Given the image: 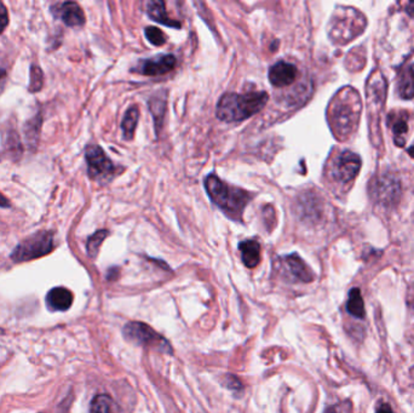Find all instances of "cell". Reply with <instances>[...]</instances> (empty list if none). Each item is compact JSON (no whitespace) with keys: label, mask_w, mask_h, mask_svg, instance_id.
Instances as JSON below:
<instances>
[{"label":"cell","mask_w":414,"mask_h":413,"mask_svg":"<svg viewBox=\"0 0 414 413\" xmlns=\"http://www.w3.org/2000/svg\"><path fill=\"white\" fill-rule=\"evenodd\" d=\"M269 96L264 91L226 93L217 103L216 116L220 120L235 123L257 114L266 107Z\"/></svg>","instance_id":"1"},{"label":"cell","mask_w":414,"mask_h":413,"mask_svg":"<svg viewBox=\"0 0 414 413\" xmlns=\"http://www.w3.org/2000/svg\"><path fill=\"white\" fill-rule=\"evenodd\" d=\"M205 188L210 199L233 221H241L246 206L252 199V194L239 187L227 185L216 175H210L205 180Z\"/></svg>","instance_id":"2"},{"label":"cell","mask_w":414,"mask_h":413,"mask_svg":"<svg viewBox=\"0 0 414 413\" xmlns=\"http://www.w3.org/2000/svg\"><path fill=\"white\" fill-rule=\"evenodd\" d=\"M360 111L359 95L354 90L345 88L337 95L328 111V120L338 139H344L354 130L359 121Z\"/></svg>","instance_id":"3"},{"label":"cell","mask_w":414,"mask_h":413,"mask_svg":"<svg viewBox=\"0 0 414 413\" xmlns=\"http://www.w3.org/2000/svg\"><path fill=\"white\" fill-rule=\"evenodd\" d=\"M54 237L49 232H39L33 234L13 252V260L15 262H26V260H36L39 257L50 254L54 250Z\"/></svg>","instance_id":"4"},{"label":"cell","mask_w":414,"mask_h":413,"mask_svg":"<svg viewBox=\"0 0 414 413\" xmlns=\"http://www.w3.org/2000/svg\"><path fill=\"white\" fill-rule=\"evenodd\" d=\"M125 338L138 345H147L160 352L172 353V349L162 336L153 330L151 326L144 322H129L124 327Z\"/></svg>","instance_id":"5"},{"label":"cell","mask_w":414,"mask_h":413,"mask_svg":"<svg viewBox=\"0 0 414 413\" xmlns=\"http://www.w3.org/2000/svg\"><path fill=\"white\" fill-rule=\"evenodd\" d=\"M85 157L88 162L89 175L92 180L105 182L114 176L115 166L101 147L93 144L89 146L85 152Z\"/></svg>","instance_id":"6"},{"label":"cell","mask_w":414,"mask_h":413,"mask_svg":"<svg viewBox=\"0 0 414 413\" xmlns=\"http://www.w3.org/2000/svg\"><path fill=\"white\" fill-rule=\"evenodd\" d=\"M351 11H346L344 16H338V19H332L331 34L332 40L336 42H346L351 40L355 36H359L364 31L365 20H359L361 16L359 13L354 11L353 16H350Z\"/></svg>","instance_id":"7"},{"label":"cell","mask_w":414,"mask_h":413,"mask_svg":"<svg viewBox=\"0 0 414 413\" xmlns=\"http://www.w3.org/2000/svg\"><path fill=\"white\" fill-rule=\"evenodd\" d=\"M360 167H361V160L359 155L353 153V152H343L341 155H338L336 162L333 164V177L337 181L348 183L353 181L356 175L359 173Z\"/></svg>","instance_id":"8"},{"label":"cell","mask_w":414,"mask_h":413,"mask_svg":"<svg viewBox=\"0 0 414 413\" xmlns=\"http://www.w3.org/2000/svg\"><path fill=\"white\" fill-rule=\"evenodd\" d=\"M175 56L161 55L158 56L155 59L139 61L138 65L132 70L137 72L139 75L155 77V75H162L169 73V72H171V70L175 68Z\"/></svg>","instance_id":"9"},{"label":"cell","mask_w":414,"mask_h":413,"mask_svg":"<svg viewBox=\"0 0 414 413\" xmlns=\"http://www.w3.org/2000/svg\"><path fill=\"white\" fill-rule=\"evenodd\" d=\"M298 70L295 65L280 61L269 70V80L276 88L289 86L295 81Z\"/></svg>","instance_id":"10"},{"label":"cell","mask_w":414,"mask_h":413,"mask_svg":"<svg viewBox=\"0 0 414 413\" xmlns=\"http://www.w3.org/2000/svg\"><path fill=\"white\" fill-rule=\"evenodd\" d=\"M73 303V293L66 288H55L46 296V304L50 311H65Z\"/></svg>","instance_id":"11"},{"label":"cell","mask_w":414,"mask_h":413,"mask_svg":"<svg viewBox=\"0 0 414 413\" xmlns=\"http://www.w3.org/2000/svg\"><path fill=\"white\" fill-rule=\"evenodd\" d=\"M59 16L69 27H78L85 24V15L77 3H63L59 9Z\"/></svg>","instance_id":"12"},{"label":"cell","mask_w":414,"mask_h":413,"mask_svg":"<svg viewBox=\"0 0 414 413\" xmlns=\"http://www.w3.org/2000/svg\"><path fill=\"white\" fill-rule=\"evenodd\" d=\"M284 260H285L287 270H290L291 274L293 275L296 279H298L303 283L313 281V272L310 270L308 265H305V262L298 255L293 254V255L286 256Z\"/></svg>","instance_id":"13"},{"label":"cell","mask_w":414,"mask_h":413,"mask_svg":"<svg viewBox=\"0 0 414 413\" xmlns=\"http://www.w3.org/2000/svg\"><path fill=\"white\" fill-rule=\"evenodd\" d=\"M239 250L241 258L247 268H254L261 262V245L257 240H246L240 242Z\"/></svg>","instance_id":"14"},{"label":"cell","mask_w":414,"mask_h":413,"mask_svg":"<svg viewBox=\"0 0 414 413\" xmlns=\"http://www.w3.org/2000/svg\"><path fill=\"white\" fill-rule=\"evenodd\" d=\"M148 16L159 24L167 26V27L181 28L180 22L172 20L166 14L165 4L162 1H149L148 3Z\"/></svg>","instance_id":"15"},{"label":"cell","mask_w":414,"mask_h":413,"mask_svg":"<svg viewBox=\"0 0 414 413\" xmlns=\"http://www.w3.org/2000/svg\"><path fill=\"white\" fill-rule=\"evenodd\" d=\"M399 93L402 98L411 100L414 98V65H411L401 73L399 81Z\"/></svg>","instance_id":"16"},{"label":"cell","mask_w":414,"mask_h":413,"mask_svg":"<svg viewBox=\"0 0 414 413\" xmlns=\"http://www.w3.org/2000/svg\"><path fill=\"white\" fill-rule=\"evenodd\" d=\"M346 309L355 318L364 319L366 311H365L364 299H362L359 288H353L350 291L349 299L346 303Z\"/></svg>","instance_id":"17"},{"label":"cell","mask_w":414,"mask_h":413,"mask_svg":"<svg viewBox=\"0 0 414 413\" xmlns=\"http://www.w3.org/2000/svg\"><path fill=\"white\" fill-rule=\"evenodd\" d=\"M137 123V108H130L129 111L125 113L124 119H123V123H121V129H123V134H124L125 139H131L134 137L135 130H136Z\"/></svg>","instance_id":"18"},{"label":"cell","mask_w":414,"mask_h":413,"mask_svg":"<svg viewBox=\"0 0 414 413\" xmlns=\"http://www.w3.org/2000/svg\"><path fill=\"white\" fill-rule=\"evenodd\" d=\"M113 401L107 395H97L92 400L90 413H113Z\"/></svg>","instance_id":"19"},{"label":"cell","mask_w":414,"mask_h":413,"mask_svg":"<svg viewBox=\"0 0 414 413\" xmlns=\"http://www.w3.org/2000/svg\"><path fill=\"white\" fill-rule=\"evenodd\" d=\"M149 104H151V111H152L153 116H154L155 125H157V127H161L166 111V98H153Z\"/></svg>","instance_id":"20"},{"label":"cell","mask_w":414,"mask_h":413,"mask_svg":"<svg viewBox=\"0 0 414 413\" xmlns=\"http://www.w3.org/2000/svg\"><path fill=\"white\" fill-rule=\"evenodd\" d=\"M107 235H108L107 231H98L92 237H90V239L88 240V245H86L88 254L90 257H92V258L96 257L98 250H100V247H101L103 240L106 239Z\"/></svg>","instance_id":"21"},{"label":"cell","mask_w":414,"mask_h":413,"mask_svg":"<svg viewBox=\"0 0 414 413\" xmlns=\"http://www.w3.org/2000/svg\"><path fill=\"white\" fill-rule=\"evenodd\" d=\"M144 34L148 40L155 47H162L166 42L165 33L157 27H147L144 29Z\"/></svg>","instance_id":"22"},{"label":"cell","mask_w":414,"mask_h":413,"mask_svg":"<svg viewBox=\"0 0 414 413\" xmlns=\"http://www.w3.org/2000/svg\"><path fill=\"white\" fill-rule=\"evenodd\" d=\"M407 130H408V126H407V123H406L404 119H400V120L396 121L394 126H392V131H394V134H395L396 136V142L399 143L400 147H402L404 143H405V141L402 139V136L405 135Z\"/></svg>","instance_id":"23"},{"label":"cell","mask_w":414,"mask_h":413,"mask_svg":"<svg viewBox=\"0 0 414 413\" xmlns=\"http://www.w3.org/2000/svg\"><path fill=\"white\" fill-rule=\"evenodd\" d=\"M31 77H32V79H31V90L32 91H37V90L42 88L43 84L42 70H39V67H33Z\"/></svg>","instance_id":"24"},{"label":"cell","mask_w":414,"mask_h":413,"mask_svg":"<svg viewBox=\"0 0 414 413\" xmlns=\"http://www.w3.org/2000/svg\"><path fill=\"white\" fill-rule=\"evenodd\" d=\"M6 24H8V13H6L4 5L0 4V33L3 32Z\"/></svg>","instance_id":"25"},{"label":"cell","mask_w":414,"mask_h":413,"mask_svg":"<svg viewBox=\"0 0 414 413\" xmlns=\"http://www.w3.org/2000/svg\"><path fill=\"white\" fill-rule=\"evenodd\" d=\"M227 387L230 389H240L241 388V383L236 377L228 376L227 377Z\"/></svg>","instance_id":"26"},{"label":"cell","mask_w":414,"mask_h":413,"mask_svg":"<svg viewBox=\"0 0 414 413\" xmlns=\"http://www.w3.org/2000/svg\"><path fill=\"white\" fill-rule=\"evenodd\" d=\"M5 84H6V72L4 70H0V93L4 90Z\"/></svg>","instance_id":"27"},{"label":"cell","mask_w":414,"mask_h":413,"mask_svg":"<svg viewBox=\"0 0 414 413\" xmlns=\"http://www.w3.org/2000/svg\"><path fill=\"white\" fill-rule=\"evenodd\" d=\"M377 413H394V411L391 410L390 406L388 404H383L379 406V409L377 410Z\"/></svg>","instance_id":"28"},{"label":"cell","mask_w":414,"mask_h":413,"mask_svg":"<svg viewBox=\"0 0 414 413\" xmlns=\"http://www.w3.org/2000/svg\"><path fill=\"white\" fill-rule=\"evenodd\" d=\"M10 201L5 198L4 195L0 194V208H9Z\"/></svg>","instance_id":"29"},{"label":"cell","mask_w":414,"mask_h":413,"mask_svg":"<svg viewBox=\"0 0 414 413\" xmlns=\"http://www.w3.org/2000/svg\"><path fill=\"white\" fill-rule=\"evenodd\" d=\"M406 11L414 17V1H410L408 4L406 5Z\"/></svg>","instance_id":"30"},{"label":"cell","mask_w":414,"mask_h":413,"mask_svg":"<svg viewBox=\"0 0 414 413\" xmlns=\"http://www.w3.org/2000/svg\"><path fill=\"white\" fill-rule=\"evenodd\" d=\"M408 152H410L411 155H412V157H413V158H414V147H412V148H410V150H408Z\"/></svg>","instance_id":"31"},{"label":"cell","mask_w":414,"mask_h":413,"mask_svg":"<svg viewBox=\"0 0 414 413\" xmlns=\"http://www.w3.org/2000/svg\"><path fill=\"white\" fill-rule=\"evenodd\" d=\"M327 413H335L333 411H327Z\"/></svg>","instance_id":"32"}]
</instances>
